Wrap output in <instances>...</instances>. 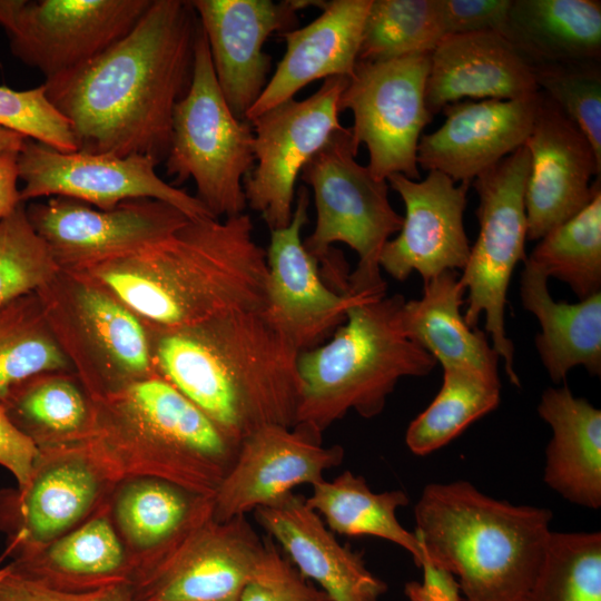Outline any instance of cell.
Returning <instances> with one entry per match:
<instances>
[{
  "label": "cell",
  "instance_id": "obj_38",
  "mask_svg": "<svg viewBox=\"0 0 601 601\" xmlns=\"http://www.w3.org/2000/svg\"><path fill=\"white\" fill-rule=\"evenodd\" d=\"M444 37L439 0H372L358 61L431 53Z\"/></svg>",
  "mask_w": 601,
  "mask_h": 601
},
{
  "label": "cell",
  "instance_id": "obj_37",
  "mask_svg": "<svg viewBox=\"0 0 601 601\" xmlns=\"http://www.w3.org/2000/svg\"><path fill=\"white\" fill-rule=\"evenodd\" d=\"M526 260L579 300L601 292V186L577 215L546 233Z\"/></svg>",
  "mask_w": 601,
  "mask_h": 601
},
{
  "label": "cell",
  "instance_id": "obj_44",
  "mask_svg": "<svg viewBox=\"0 0 601 601\" xmlns=\"http://www.w3.org/2000/svg\"><path fill=\"white\" fill-rule=\"evenodd\" d=\"M0 581V601H132L129 582H118L89 591H65L26 575L9 564Z\"/></svg>",
  "mask_w": 601,
  "mask_h": 601
},
{
  "label": "cell",
  "instance_id": "obj_16",
  "mask_svg": "<svg viewBox=\"0 0 601 601\" xmlns=\"http://www.w3.org/2000/svg\"><path fill=\"white\" fill-rule=\"evenodd\" d=\"M17 164L23 203L60 196L111 209L128 199L152 198L190 219L214 217L195 196L161 179L159 164L147 156L66 152L26 138Z\"/></svg>",
  "mask_w": 601,
  "mask_h": 601
},
{
  "label": "cell",
  "instance_id": "obj_4",
  "mask_svg": "<svg viewBox=\"0 0 601 601\" xmlns=\"http://www.w3.org/2000/svg\"><path fill=\"white\" fill-rule=\"evenodd\" d=\"M89 402L87 433L73 445L114 484L148 476L214 496L237 457L240 442L158 373Z\"/></svg>",
  "mask_w": 601,
  "mask_h": 601
},
{
  "label": "cell",
  "instance_id": "obj_34",
  "mask_svg": "<svg viewBox=\"0 0 601 601\" xmlns=\"http://www.w3.org/2000/svg\"><path fill=\"white\" fill-rule=\"evenodd\" d=\"M109 512L130 555L142 556L169 540L187 521L200 495L157 477L124 479L115 485Z\"/></svg>",
  "mask_w": 601,
  "mask_h": 601
},
{
  "label": "cell",
  "instance_id": "obj_17",
  "mask_svg": "<svg viewBox=\"0 0 601 601\" xmlns=\"http://www.w3.org/2000/svg\"><path fill=\"white\" fill-rule=\"evenodd\" d=\"M39 452L28 485L0 492V530L14 560L40 552L85 522L116 485L77 445Z\"/></svg>",
  "mask_w": 601,
  "mask_h": 601
},
{
  "label": "cell",
  "instance_id": "obj_42",
  "mask_svg": "<svg viewBox=\"0 0 601 601\" xmlns=\"http://www.w3.org/2000/svg\"><path fill=\"white\" fill-rule=\"evenodd\" d=\"M0 127L60 151H78L68 120L51 104L43 83L28 90L0 86Z\"/></svg>",
  "mask_w": 601,
  "mask_h": 601
},
{
  "label": "cell",
  "instance_id": "obj_31",
  "mask_svg": "<svg viewBox=\"0 0 601 601\" xmlns=\"http://www.w3.org/2000/svg\"><path fill=\"white\" fill-rule=\"evenodd\" d=\"M503 37L530 62L600 61L599 0H512Z\"/></svg>",
  "mask_w": 601,
  "mask_h": 601
},
{
  "label": "cell",
  "instance_id": "obj_30",
  "mask_svg": "<svg viewBox=\"0 0 601 601\" xmlns=\"http://www.w3.org/2000/svg\"><path fill=\"white\" fill-rule=\"evenodd\" d=\"M464 293L456 270L432 278L420 299L405 300V332L443 368L463 367L499 377L497 353L482 331L467 326L461 313Z\"/></svg>",
  "mask_w": 601,
  "mask_h": 601
},
{
  "label": "cell",
  "instance_id": "obj_22",
  "mask_svg": "<svg viewBox=\"0 0 601 601\" xmlns=\"http://www.w3.org/2000/svg\"><path fill=\"white\" fill-rule=\"evenodd\" d=\"M386 180L402 198L405 216L398 235L381 252V269L398 282L417 272L424 284L444 272L463 269L471 250L464 228L471 184L456 186L437 170L420 181L401 174Z\"/></svg>",
  "mask_w": 601,
  "mask_h": 601
},
{
  "label": "cell",
  "instance_id": "obj_32",
  "mask_svg": "<svg viewBox=\"0 0 601 601\" xmlns=\"http://www.w3.org/2000/svg\"><path fill=\"white\" fill-rule=\"evenodd\" d=\"M305 503L322 515L333 533L347 536L370 535L387 540L408 552L417 566L423 551L414 532L398 522L396 511L408 504L402 490L373 492L364 477L345 471L333 481L312 485Z\"/></svg>",
  "mask_w": 601,
  "mask_h": 601
},
{
  "label": "cell",
  "instance_id": "obj_49",
  "mask_svg": "<svg viewBox=\"0 0 601 601\" xmlns=\"http://www.w3.org/2000/svg\"><path fill=\"white\" fill-rule=\"evenodd\" d=\"M26 137L22 135L6 129L3 127H0V152L1 151H16L18 152L23 142Z\"/></svg>",
  "mask_w": 601,
  "mask_h": 601
},
{
  "label": "cell",
  "instance_id": "obj_18",
  "mask_svg": "<svg viewBox=\"0 0 601 601\" xmlns=\"http://www.w3.org/2000/svg\"><path fill=\"white\" fill-rule=\"evenodd\" d=\"M308 206V189L300 186L290 223L270 230L266 249L268 282L264 312L299 352L323 344L345 322L351 307L383 296L334 290L325 284L318 262L302 239Z\"/></svg>",
  "mask_w": 601,
  "mask_h": 601
},
{
  "label": "cell",
  "instance_id": "obj_9",
  "mask_svg": "<svg viewBox=\"0 0 601 601\" xmlns=\"http://www.w3.org/2000/svg\"><path fill=\"white\" fill-rule=\"evenodd\" d=\"M253 147L252 124L229 109L199 27L191 82L173 115L166 174L174 184L191 178L195 197L215 218L237 216L247 207L243 184L255 164Z\"/></svg>",
  "mask_w": 601,
  "mask_h": 601
},
{
  "label": "cell",
  "instance_id": "obj_3",
  "mask_svg": "<svg viewBox=\"0 0 601 601\" xmlns=\"http://www.w3.org/2000/svg\"><path fill=\"white\" fill-rule=\"evenodd\" d=\"M77 273L159 327L266 306V249L246 213L189 219L157 244Z\"/></svg>",
  "mask_w": 601,
  "mask_h": 601
},
{
  "label": "cell",
  "instance_id": "obj_29",
  "mask_svg": "<svg viewBox=\"0 0 601 601\" xmlns=\"http://www.w3.org/2000/svg\"><path fill=\"white\" fill-rule=\"evenodd\" d=\"M523 264L521 302L540 323L534 345L552 382L561 383L579 365L599 376L601 292L578 303L555 302L549 293L548 278L528 260Z\"/></svg>",
  "mask_w": 601,
  "mask_h": 601
},
{
  "label": "cell",
  "instance_id": "obj_6",
  "mask_svg": "<svg viewBox=\"0 0 601 601\" xmlns=\"http://www.w3.org/2000/svg\"><path fill=\"white\" fill-rule=\"evenodd\" d=\"M404 303L401 294L358 303L327 343L299 352L296 424L322 433L349 411L375 417L402 377L433 371L436 361L405 332Z\"/></svg>",
  "mask_w": 601,
  "mask_h": 601
},
{
  "label": "cell",
  "instance_id": "obj_2",
  "mask_svg": "<svg viewBox=\"0 0 601 601\" xmlns=\"http://www.w3.org/2000/svg\"><path fill=\"white\" fill-rule=\"evenodd\" d=\"M146 325L157 373L230 437L242 442L264 426L296 424L299 351L264 309Z\"/></svg>",
  "mask_w": 601,
  "mask_h": 601
},
{
  "label": "cell",
  "instance_id": "obj_43",
  "mask_svg": "<svg viewBox=\"0 0 601 601\" xmlns=\"http://www.w3.org/2000/svg\"><path fill=\"white\" fill-rule=\"evenodd\" d=\"M239 601H331L283 555L270 536L265 551L243 588Z\"/></svg>",
  "mask_w": 601,
  "mask_h": 601
},
{
  "label": "cell",
  "instance_id": "obj_8",
  "mask_svg": "<svg viewBox=\"0 0 601 601\" xmlns=\"http://www.w3.org/2000/svg\"><path fill=\"white\" fill-rule=\"evenodd\" d=\"M36 292L89 398L157 373L145 321L107 289L79 273L59 270Z\"/></svg>",
  "mask_w": 601,
  "mask_h": 601
},
{
  "label": "cell",
  "instance_id": "obj_11",
  "mask_svg": "<svg viewBox=\"0 0 601 601\" xmlns=\"http://www.w3.org/2000/svg\"><path fill=\"white\" fill-rule=\"evenodd\" d=\"M530 154L522 147L503 158L472 183L479 196V235L460 276L467 292L465 323L476 328L485 317V331L504 370L520 385L514 370V345L505 331V306L514 268L526 260L528 221L524 194Z\"/></svg>",
  "mask_w": 601,
  "mask_h": 601
},
{
  "label": "cell",
  "instance_id": "obj_13",
  "mask_svg": "<svg viewBox=\"0 0 601 601\" xmlns=\"http://www.w3.org/2000/svg\"><path fill=\"white\" fill-rule=\"evenodd\" d=\"M151 0H0L11 53L55 79L126 36Z\"/></svg>",
  "mask_w": 601,
  "mask_h": 601
},
{
  "label": "cell",
  "instance_id": "obj_10",
  "mask_svg": "<svg viewBox=\"0 0 601 601\" xmlns=\"http://www.w3.org/2000/svg\"><path fill=\"white\" fill-rule=\"evenodd\" d=\"M264 551L245 515L217 521L213 496H199L184 525L135 563L132 601H239Z\"/></svg>",
  "mask_w": 601,
  "mask_h": 601
},
{
  "label": "cell",
  "instance_id": "obj_27",
  "mask_svg": "<svg viewBox=\"0 0 601 601\" xmlns=\"http://www.w3.org/2000/svg\"><path fill=\"white\" fill-rule=\"evenodd\" d=\"M552 431L543 481L569 502L601 506V411L566 387H549L538 405Z\"/></svg>",
  "mask_w": 601,
  "mask_h": 601
},
{
  "label": "cell",
  "instance_id": "obj_24",
  "mask_svg": "<svg viewBox=\"0 0 601 601\" xmlns=\"http://www.w3.org/2000/svg\"><path fill=\"white\" fill-rule=\"evenodd\" d=\"M254 512L287 559L331 601H378L387 591V584L367 569L363 552L341 544L304 496L290 493Z\"/></svg>",
  "mask_w": 601,
  "mask_h": 601
},
{
  "label": "cell",
  "instance_id": "obj_47",
  "mask_svg": "<svg viewBox=\"0 0 601 601\" xmlns=\"http://www.w3.org/2000/svg\"><path fill=\"white\" fill-rule=\"evenodd\" d=\"M422 582L410 581L404 587L408 601H463L455 577L424 559L420 565Z\"/></svg>",
  "mask_w": 601,
  "mask_h": 601
},
{
  "label": "cell",
  "instance_id": "obj_20",
  "mask_svg": "<svg viewBox=\"0 0 601 601\" xmlns=\"http://www.w3.org/2000/svg\"><path fill=\"white\" fill-rule=\"evenodd\" d=\"M524 204L528 239L539 240L581 211L601 186V160L573 120L539 91Z\"/></svg>",
  "mask_w": 601,
  "mask_h": 601
},
{
  "label": "cell",
  "instance_id": "obj_40",
  "mask_svg": "<svg viewBox=\"0 0 601 601\" xmlns=\"http://www.w3.org/2000/svg\"><path fill=\"white\" fill-rule=\"evenodd\" d=\"M59 270L27 217L26 203L0 220V305L36 292Z\"/></svg>",
  "mask_w": 601,
  "mask_h": 601
},
{
  "label": "cell",
  "instance_id": "obj_26",
  "mask_svg": "<svg viewBox=\"0 0 601 601\" xmlns=\"http://www.w3.org/2000/svg\"><path fill=\"white\" fill-rule=\"evenodd\" d=\"M372 0L324 1L322 13L299 29L279 33L286 51L257 101L246 115L252 121L266 110L293 99L318 79L352 78Z\"/></svg>",
  "mask_w": 601,
  "mask_h": 601
},
{
  "label": "cell",
  "instance_id": "obj_36",
  "mask_svg": "<svg viewBox=\"0 0 601 601\" xmlns=\"http://www.w3.org/2000/svg\"><path fill=\"white\" fill-rule=\"evenodd\" d=\"M72 372L37 292L0 305V404L13 386L38 374Z\"/></svg>",
  "mask_w": 601,
  "mask_h": 601
},
{
  "label": "cell",
  "instance_id": "obj_33",
  "mask_svg": "<svg viewBox=\"0 0 601 601\" xmlns=\"http://www.w3.org/2000/svg\"><path fill=\"white\" fill-rule=\"evenodd\" d=\"M1 405L39 450L80 441L90 422L89 398L72 372L29 377L13 386Z\"/></svg>",
  "mask_w": 601,
  "mask_h": 601
},
{
  "label": "cell",
  "instance_id": "obj_39",
  "mask_svg": "<svg viewBox=\"0 0 601 601\" xmlns=\"http://www.w3.org/2000/svg\"><path fill=\"white\" fill-rule=\"evenodd\" d=\"M525 601H601V533L551 531Z\"/></svg>",
  "mask_w": 601,
  "mask_h": 601
},
{
  "label": "cell",
  "instance_id": "obj_25",
  "mask_svg": "<svg viewBox=\"0 0 601 601\" xmlns=\"http://www.w3.org/2000/svg\"><path fill=\"white\" fill-rule=\"evenodd\" d=\"M538 92L530 62L497 32L449 35L430 53L425 106L432 116L464 98L520 100Z\"/></svg>",
  "mask_w": 601,
  "mask_h": 601
},
{
  "label": "cell",
  "instance_id": "obj_50",
  "mask_svg": "<svg viewBox=\"0 0 601 601\" xmlns=\"http://www.w3.org/2000/svg\"><path fill=\"white\" fill-rule=\"evenodd\" d=\"M9 570V564L0 568V581L8 574Z\"/></svg>",
  "mask_w": 601,
  "mask_h": 601
},
{
  "label": "cell",
  "instance_id": "obj_23",
  "mask_svg": "<svg viewBox=\"0 0 601 601\" xmlns=\"http://www.w3.org/2000/svg\"><path fill=\"white\" fill-rule=\"evenodd\" d=\"M536 96L520 100H461L441 111L445 120L422 135L417 165L437 170L454 183L471 184L477 176L522 147L529 137L538 106Z\"/></svg>",
  "mask_w": 601,
  "mask_h": 601
},
{
  "label": "cell",
  "instance_id": "obj_14",
  "mask_svg": "<svg viewBox=\"0 0 601 601\" xmlns=\"http://www.w3.org/2000/svg\"><path fill=\"white\" fill-rule=\"evenodd\" d=\"M348 80L327 78L306 99H289L249 121L255 164L244 179V194L247 206L270 230L290 223L295 184L303 167L334 132L345 128L338 104Z\"/></svg>",
  "mask_w": 601,
  "mask_h": 601
},
{
  "label": "cell",
  "instance_id": "obj_35",
  "mask_svg": "<svg viewBox=\"0 0 601 601\" xmlns=\"http://www.w3.org/2000/svg\"><path fill=\"white\" fill-rule=\"evenodd\" d=\"M500 377L463 367L443 368L442 386L408 425L405 442L413 454L426 455L457 437L500 404Z\"/></svg>",
  "mask_w": 601,
  "mask_h": 601
},
{
  "label": "cell",
  "instance_id": "obj_15",
  "mask_svg": "<svg viewBox=\"0 0 601 601\" xmlns=\"http://www.w3.org/2000/svg\"><path fill=\"white\" fill-rule=\"evenodd\" d=\"M26 213L59 269L73 273L157 244L190 219L152 198L128 199L100 209L53 196L26 203Z\"/></svg>",
  "mask_w": 601,
  "mask_h": 601
},
{
  "label": "cell",
  "instance_id": "obj_19",
  "mask_svg": "<svg viewBox=\"0 0 601 601\" xmlns=\"http://www.w3.org/2000/svg\"><path fill=\"white\" fill-rule=\"evenodd\" d=\"M344 455L341 445L324 446L322 433L307 424L260 427L240 442L213 496L214 518L224 522L274 505L296 486L324 480V471L339 465Z\"/></svg>",
  "mask_w": 601,
  "mask_h": 601
},
{
  "label": "cell",
  "instance_id": "obj_48",
  "mask_svg": "<svg viewBox=\"0 0 601 601\" xmlns=\"http://www.w3.org/2000/svg\"><path fill=\"white\" fill-rule=\"evenodd\" d=\"M18 152H0V220L10 215L20 204Z\"/></svg>",
  "mask_w": 601,
  "mask_h": 601
},
{
  "label": "cell",
  "instance_id": "obj_41",
  "mask_svg": "<svg viewBox=\"0 0 601 601\" xmlns=\"http://www.w3.org/2000/svg\"><path fill=\"white\" fill-rule=\"evenodd\" d=\"M539 91L581 129L601 160L600 61L531 65Z\"/></svg>",
  "mask_w": 601,
  "mask_h": 601
},
{
  "label": "cell",
  "instance_id": "obj_28",
  "mask_svg": "<svg viewBox=\"0 0 601 601\" xmlns=\"http://www.w3.org/2000/svg\"><path fill=\"white\" fill-rule=\"evenodd\" d=\"M11 568L65 591H89L129 582L132 563L105 502L85 522Z\"/></svg>",
  "mask_w": 601,
  "mask_h": 601
},
{
  "label": "cell",
  "instance_id": "obj_7",
  "mask_svg": "<svg viewBox=\"0 0 601 601\" xmlns=\"http://www.w3.org/2000/svg\"><path fill=\"white\" fill-rule=\"evenodd\" d=\"M358 148L349 128L334 132L305 164L302 180L312 187L316 223L303 243L324 265L335 243H344L358 256L348 275V290L385 295L380 255L391 236L398 233L403 217L388 199L387 180L376 179L355 159Z\"/></svg>",
  "mask_w": 601,
  "mask_h": 601
},
{
  "label": "cell",
  "instance_id": "obj_1",
  "mask_svg": "<svg viewBox=\"0 0 601 601\" xmlns=\"http://www.w3.org/2000/svg\"><path fill=\"white\" fill-rule=\"evenodd\" d=\"M199 27L190 1L151 0L120 40L43 82L78 151L166 159L174 110L191 82Z\"/></svg>",
  "mask_w": 601,
  "mask_h": 601
},
{
  "label": "cell",
  "instance_id": "obj_45",
  "mask_svg": "<svg viewBox=\"0 0 601 601\" xmlns=\"http://www.w3.org/2000/svg\"><path fill=\"white\" fill-rule=\"evenodd\" d=\"M512 0H439L446 36L493 31L503 36Z\"/></svg>",
  "mask_w": 601,
  "mask_h": 601
},
{
  "label": "cell",
  "instance_id": "obj_46",
  "mask_svg": "<svg viewBox=\"0 0 601 601\" xmlns=\"http://www.w3.org/2000/svg\"><path fill=\"white\" fill-rule=\"evenodd\" d=\"M39 453L35 442L11 423L0 404V465L14 476L18 490L28 485Z\"/></svg>",
  "mask_w": 601,
  "mask_h": 601
},
{
  "label": "cell",
  "instance_id": "obj_12",
  "mask_svg": "<svg viewBox=\"0 0 601 601\" xmlns=\"http://www.w3.org/2000/svg\"><path fill=\"white\" fill-rule=\"evenodd\" d=\"M430 53L383 61H357L339 98L351 110L354 145L368 150L370 173L380 180L401 174L420 178L417 145L433 116L425 106Z\"/></svg>",
  "mask_w": 601,
  "mask_h": 601
},
{
  "label": "cell",
  "instance_id": "obj_21",
  "mask_svg": "<svg viewBox=\"0 0 601 601\" xmlns=\"http://www.w3.org/2000/svg\"><path fill=\"white\" fill-rule=\"evenodd\" d=\"M311 0H191L206 36L218 86L240 120L268 82L272 57L264 45L274 32L296 29L297 11L322 7Z\"/></svg>",
  "mask_w": 601,
  "mask_h": 601
},
{
  "label": "cell",
  "instance_id": "obj_5",
  "mask_svg": "<svg viewBox=\"0 0 601 601\" xmlns=\"http://www.w3.org/2000/svg\"><path fill=\"white\" fill-rule=\"evenodd\" d=\"M414 516L423 560L451 572L465 601L526 600L551 533L549 509L455 481L426 485Z\"/></svg>",
  "mask_w": 601,
  "mask_h": 601
}]
</instances>
